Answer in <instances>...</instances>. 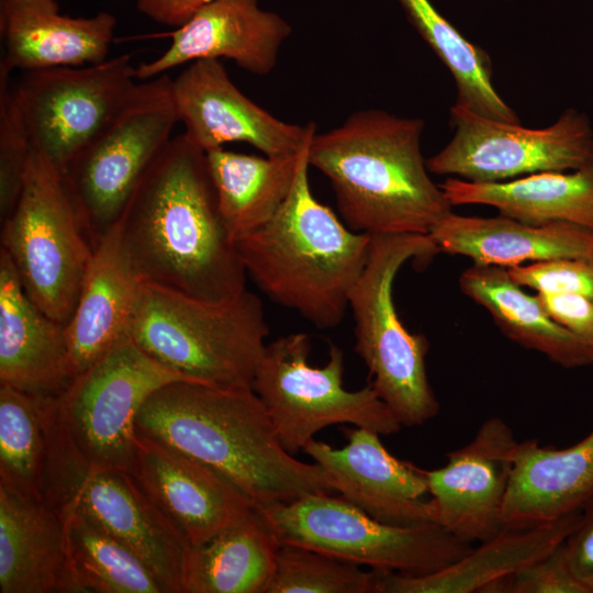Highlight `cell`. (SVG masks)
<instances>
[{
    "label": "cell",
    "mask_w": 593,
    "mask_h": 593,
    "mask_svg": "<svg viewBox=\"0 0 593 593\" xmlns=\"http://www.w3.org/2000/svg\"><path fill=\"white\" fill-rule=\"evenodd\" d=\"M311 139L284 203L266 224L235 244L259 290L316 328L328 329L346 314L349 293L369 256L371 235L350 230L313 195Z\"/></svg>",
    "instance_id": "4"
},
{
    "label": "cell",
    "mask_w": 593,
    "mask_h": 593,
    "mask_svg": "<svg viewBox=\"0 0 593 593\" xmlns=\"http://www.w3.org/2000/svg\"><path fill=\"white\" fill-rule=\"evenodd\" d=\"M1 246L30 299L66 325L81 289L93 245L61 170L31 152L13 212L1 222Z\"/></svg>",
    "instance_id": "9"
},
{
    "label": "cell",
    "mask_w": 593,
    "mask_h": 593,
    "mask_svg": "<svg viewBox=\"0 0 593 593\" xmlns=\"http://www.w3.org/2000/svg\"><path fill=\"white\" fill-rule=\"evenodd\" d=\"M504 593H589L573 574L563 542L548 555L507 577Z\"/></svg>",
    "instance_id": "37"
},
{
    "label": "cell",
    "mask_w": 593,
    "mask_h": 593,
    "mask_svg": "<svg viewBox=\"0 0 593 593\" xmlns=\"http://www.w3.org/2000/svg\"><path fill=\"white\" fill-rule=\"evenodd\" d=\"M119 222L144 281L213 302L246 290L247 272L222 221L206 153L184 133L147 170Z\"/></svg>",
    "instance_id": "1"
},
{
    "label": "cell",
    "mask_w": 593,
    "mask_h": 593,
    "mask_svg": "<svg viewBox=\"0 0 593 593\" xmlns=\"http://www.w3.org/2000/svg\"><path fill=\"white\" fill-rule=\"evenodd\" d=\"M343 429L348 443L342 448L313 438L302 449L323 470L334 491L384 524L430 522L423 469L392 456L376 432L356 426Z\"/></svg>",
    "instance_id": "18"
},
{
    "label": "cell",
    "mask_w": 593,
    "mask_h": 593,
    "mask_svg": "<svg viewBox=\"0 0 593 593\" xmlns=\"http://www.w3.org/2000/svg\"><path fill=\"white\" fill-rule=\"evenodd\" d=\"M46 462L43 398L0 384V482L45 500Z\"/></svg>",
    "instance_id": "33"
},
{
    "label": "cell",
    "mask_w": 593,
    "mask_h": 593,
    "mask_svg": "<svg viewBox=\"0 0 593 593\" xmlns=\"http://www.w3.org/2000/svg\"><path fill=\"white\" fill-rule=\"evenodd\" d=\"M506 269L516 283L538 293L579 294L593 299V259L559 258Z\"/></svg>",
    "instance_id": "36"
},
{
    "label": "cell",
    "mask_w": 593,
    "mask_h": 593,
    "mask_svg": "<svg viewBox=\"0 0 593 593\" xmlns=\"http://www.w3.org/2000/svg\"><path fill=\"white\" fill-rule=\"evenodd\" d=\"M568 563L577 579L593 593V497L582 507L579 522L563 541Z\"/></svg>",
    "instance_id": "39"
},
{
    "label": "cell",
    "mask_w": 593,
    "mask_h": 593,
    "mask_svg": "<svg viewBox=\"0 0 593 593\" xmlns=\"http://www.w3.org/2000/svg\"><path fill=\"white\" fill-rule=\"evenodd\" d=\"M136 430L214 468L256 505L335 492L315 462L283 449L253 389L167 383L143 404Z\"/></svg>",
    "instance_id": "2"
},
{
    "label": "cell",
    "mask_w": 593,
    "mask_h": 593,
    "mask_svg": "<svg viewBox=\"0 0 593 593\" xmlns=\"http://www.w3.org/2000/svg\"><path fill=\"white\" fill-rule=\"evenodd\" d=\"M291 33L278 13L258 0H213L176 29L167 49L136 67L138 80H149L187 63L226 58L257 76L268 75Z\"/></svg>",
    "instance_id": "19"
},
{
    "label": "cell",
    "mask_w": 593,
    "mask_h": 593,
    "mask_svg": "<svg viewBox=\"0 0 593 593\" xmlns=\"http://www.w3.org/2000/svg\"><path fill=\"white\" fill-rule=\"evenodd\" d=\"M440 251L503 268L559 258L593 259V231L569 222L528 224L502 214H447L432 230Z\"/></svg>",
    "instance_id": "25"
},
{
    "label": "cell",
    "mask_w": 593,
    "mask_h": 593,
    "mask_svg": "<svg viewBox=\"0 0 593 593\" xmlns=\"http://www.w3.org/2000/svg\"><path fill=\"white\" fill-rule=\"evenodd\" d=\"M548 314L593 349V299L579 294L537 293Z\"/></svg>",
    "instance_id": "38"
},
{
    "label": "cell",
    "mask_w": 593,
    "mask_h": 593,
    "mask_svg": "<svg viewBox=\"0 0 593 593\" xmlns=\"http://www.w3.org/2000/svg\"><path fill=\"white\" fill-rule=\"evenodd\" d=\"M438 253L429 234L371 235L366 266L348 299L355 351L369 370L372 388L406 427L437 416L439 402L426 371L428 340L404 326L394 304L393 283L403 265L428 261Z\"/></svg>",
    "instance_id": "6"
},
{
    "label": "cell",
    "mask_w": 593,
    "mask_h": 593,
    "mask_svg": "<svg viewBox=\"0 0 593 593\" xmlns=\"http://www.w3.org/2000/svg\"><path fill=\"white\" fill-rule=\"evenodd\" d=\"M9 74L0 71V217L15 209L31 156V145L11 98Z\"/></svg>",
    "instance_id": "35"
},
{
    "label": "cell",
    "mask_w": 593,
    "mask_h": 593,
    "mask_svg": "<svg viewBox=\"0 0 593 593\" xmlns=\"http://www.w3.org/2000/svg\"><path fill=\"white\" fill-rule=\"evenodd\" d=\"M410 23L454 77L456 102L493 120L521 123L492 82L488 53L469 42L429 0H398Z\"/></svg>",
    "instance_id": "31"
},
{
    "label": "cell",
    "mask_w": 593,
    "mask_h": 593,
    "mask_svg": "<svg viewBox=\"0 0 593 593\" xmlns=\"http://www.w3.org/2000/svg\"><path fill=\"white\" fill-rule=\"evenodd\" d=\"M581 511L526 528H504L472 547L458 561L424 575L391 571L374 572V593H472L484 592L495 581L510 577L558 547L577 526Z\"/></svg>",
    "instance_id": "26"
},
{
    "label": "cell",
    "mask_w": 593,
    "mask_h": 593,
    "mask_svg": "<svg viewBox=\"0 0 593 593\" xmlns=\"http://www.w3.org/2000/svg\"><path fill=\"white\" fill-rule=\"evenodd\" d=\"M177 122L171 78L164 74L139 82L128 103L61 171L93 247L120 221Z\"/></svg>",
    "instance_id": "11"
},
{
    "label": "cell",
    "mask_w": 593,
    "mask_h": 593,
    "mask_svg": "<svg viewBox=\"0 0 593 593\" xmlns=\"http://www.w3.org/2000/svg\"><path fill=\"white\" fill-rule=\"evenodd\" d=\"M74 378L65 325L30 299L10 257L0 249V384L56 398Z\"/></svg>",
    "instance_id": "21"
},
{
    "label": "cell",
    "mask_w": 593,
    "mask_h": 593,
    "mask_svg": "<svg viewBox=\"0 0 593 593\" xmlns=\"http://www.w3.org/2000/svg\"><path fill=\"white\" fill-rule=\"evenodd\" d=\"M450 121L452 138L426 160L432 174L499 182L541 171L573 170L593 160L590 119L574 109H567L547 127L528 128L455 103Z\"/></svg>",
    "instance_id": "14"
},
{
    "label": "cell",
    "mask_w": 593,
    "mask_h": 593,
    "mask_svg": "<svg viewBox=\"0 0 593 593\" xmlns=\"http://www.w3.org/2000/svg\"><path fill=\"white\" fill-rule=\"evenodd\" d=\"M115 26V16L107 11L71 18L60 12L55 0H0V71L11 75L104 61Z\"/></svg>",
    "instance_id": "20"
},
{
    "label": "cell",
    "mask_w": 593,
    "mask_h": 593,
    "mask_svg": "<svg viewBox=\"0 0 593 593\" xmlns=\"http://www.w3.org/2000/svg\"><path fill=\"white\" fill-rule=\"evenodd\" d=\"M179 380L190 381L125 334L54 398L55 415L87 461L131 472L139 410L153 392Z\"/></svg>",
    "instance_id": "12"
},
{
    "label": "cell",
    "mask_w": 593,
    "mask_h": 593,
    "mask_svg": "<svg viewBox=\"0 0 593 593\" xmlns=\"http://www.w3.org/2000/svg\"><path fill=\"white\" fill-rule=\"evenodd\" d=\"M131 473L191 547L237 523L255 506L214 468L137 430Z\"/></svg>",
    "instance_id": "17"
},
{
    "label": "cell",
    "mask_w": 593,
    "mask_h": 593,
    "mask_svg": "<svg viewBox=\"0 0 593 593\" xmlns=\"http://www.w3.org/2000/svg\"><path fill=\"white\" fill-rule=\"evenodd\" d=\"M132 57L23 72L11 98L31 149L61 171L128 103L138 83Z\"/></svg>",
    "instance_id": "13"
},
{
    "label": "cell",
    "mask_w": 593,
    "mask_h": 593,
    "mask_svg": "<svg viewBox=\"0 0 593 593\" xmlns=\"http://www.w3.org/2000/svg\"><path fill=\"white\" fill-rule=\"evenodd\" d=\"M311 339L293 333L267 344L256 370L253 390L261 400L276 436L289 454L303 449L323 428L353 424L379 435L403 427L369 383L344 388V354L329 344L323 367L309 365Z\"/></svg>",
    "instance_id": "10"
},
{
    "label": "cell",
    "mask_w": 593,
    "mask_h": 593,
    "mask_svg": "<svg viewBox=\"0 0 593 593\" xmlns=\"http://www.w3.org/2000/svg\"><path fill=\"white\" fill-rule=\"evenodd\" d=\"M460 290L483 306L502 333L524 348L567 368L593 363V349L556 322L538 295H529L506 268L473 262L459 278Z\"/></svg>",
    "instance_id": "28"
},
{
    "label": "cell",
    "mask_w": 593,
    "mask_h": 593,
    "mask_svg": "<svg viewBox=\"0 0 593 593\" xmlns=\"http://www.w3.org/2000/svg\"><path fill=\"white\" fill-rule=\"evenodd\" d=\"M454 205L482 204L534 225L569 222L593 231V160L567 171H541L499 182L448 178L439 184Z\"/></svg>",
    "instance_id": "27"
},
{
    "label": "cell",
    "mask_w": 593,
    "mask_h": 593,
    "mask_svg": "<svg viewBox=\"0 0 593 593\" xmlns=\"http://www.w3.org/2000/svg\"><path fill=\"white\" fill-rule=\"evenodd\" d=\"M256 507L280 544L310 548L371 570L429 574L458 561L473 547L432 522L413 526L381 523L331 493Z\"/></svg>",
    "instance_id": "8"
},
{
    "label": "cell",
    "mask_w": 593,
    "mask_h": 593,
    "mask_svg": "<svg viewBox=\"0 0 593 593\" xmlns=\"http://www.w3.org/2000/svg\"><path fill=\"white\" fill-rule=\"evenodd\" d=\"M593 413V403H592ZM593 497V428L566 448L518 441L502 519L505 528H526L581 511Z\"/></svg>",
    "instance_id": "23"
},
{
    "label": "cell",
    "mask_w": 593,
    "mask_h": 593,
    "mask_svg": "<svg viewBox=\"0 0 593 593\" xmlns=\"http://www.w3.org/2000/svg\"><path fill=\"white\" fill-rule=\"evenodd\" d=\"M302 148L282 156H256L216 148L206 153L219 211L231 238L266 224L288 198L302 157Z\"/></svg>",
    "instance_id": "29"
},
{
    "label": "cell",
    "mask_w": 593,
    "mask_h": 593,
    "mask_svg": "<svg viewBox=\"0 0 593 593\" xmlns=\"http://www.w3.org/2000/svg\"><path fill=\"white\" fill-rule=\"evenodd\" d=\"M518 440L501 417L485 419L473 438L447 454V462L423 470L429 521L458 538L482 542L503 530V504Z\"/></svg>",
    "instance_id": "15"
},
{
    "label": "cell",
    "mask_w": 593,
    "mask_h": 593,
    "mask_svg": "<svg viewBox=\"0 0 593 593\" xmlns=\"http://www.w3.org/2000/svg\"><path fill=\"white\" fill-rule=\"evenodd\" d=\"M424 122L383 110L350 114L313 135L309 164L329 181L342 221L353 231L429 234L452 205L428 175Z\"/></svg>",
    "instance_id": "3"
},
{
    "label": "cell",
    "mask_w": 593,
    "mask_h": 593,
    "mask_svg": "<svg viewBox=\"0 0 593 593\" xmlns=\"http://www.w3.org/2000/svg\"><path fill=\"white\" fill-rule=\"evenodd\" d=\"M60 516L77 592L167 593L152 569L101 526L76 512Z\"/></svg>",
    "instance_id": "32"
},
{
    "label": "cell",
    "mask_w": 593,
    "mask_h": 593,
    "mask_svg": "<svg viewBox=\"0 0 593 593\" xmlns=\"http://www.w3.org/2000/svg\"><path fill=\"white\" fill-rule=\"evenodd\" d=\"M0 592H75L65 525L45 500L0 482Z\"/></svg>",
    "instance_id": "24"
},
{
    "label": "cell",
    "mask_w": 593,
    "mask_h": 593,
    "mask_svg": "<svg viewBox=\"0 0 593 593\" xmlns=\"http://www.w3.org/2000/svg\"><path fill=\"white\" fill-rule=\"evenodd\" d=\"M213 0H136L139 12L156 23L180 27Z\"/></svg>",
    "instance_id": "40"
},
{
    "label": "cell",
    "mask_w": 593,
    "mask_h": 593,
    "mask_svg": "<svg viewBox=\"0 0 593 593\" xmlns=\"http://www.w3.org/2000/svg\"><path fill=\"white\" fill-rule=\"evenodd\" d=\"M267 593H374V572L310 548L281 544Z\"/></svg>",
    "instance_id": "34"
},
{
    "label": "cell",
    "mask_w": 593,
    "mask_h": 593,
    "mask_svg": "<svg viewBox=\"0 0 593 593\" xmlns=\"http://www.w3.org/2000/svg\"><path fill=\"white\" fill-rule=\"evenodd\" d=\"M127 334L190 381L253 389L269 327L260 298L247 289L213 302L143 281Z\"/></svg>",
    "instance_id": "5"
},
{
    "label": "cell",
    "mask_w": 593,
    "mask_h": 593,
    "mask_svg": "<svg viewBox=\"0 0 593 593\" xmlns=\"http://www.w3.org/2000/svg\"><path fill=\"white\" fill-rule=\"evenodd\" d=\"M143 281L118 222L96 243L75 311L65 325L75 377L127 334Z\"/></svg>",
    "instance_id": "22"
},
{
    "label": "cell",
    "mask_w": 593,
    "mask_h": 593,
    "mask_svg": "<svg viewBox=\"0 0 593 593\" xmlns=\"http://www.w3.org/2000/svg\"><path fill=\"white\" fill-rule=\"evenodd\" d=\"M171 94L184 134L205 153L230 142H245L266 156L298 153L316 131L286 123L247 98L220 59L192 61L171 79Z\"/></svg>",
    "instance_id": "16"
},
{
    "label": "cell",
    "mask_w": 593,
    "mask_h": 593,
    "mask_svg": "<svg viewBox=\"0 0 593 593\" xmlns=\"http://www.w3.org/2000/svg\"><path fill=\"white\" fill-rule=\"evenodd\" d=\"M280 541L256 505L190 549L183 593H267Z\"/></svg>",
    "instance_id": "30"
},
{
    "label": "cell",
    "mask_w": 593,
    "mask_h": 593,
    "mask_svg": "<svg viewBox=\"0 0 593 593\" xmlns=\"http://www.w3.org/2000/svg\"><path fill=\"white\" fill-rule=\"evenodd\" d=\"M47 439L45 501L59 514L79 513L132 549L167 593H183L191 545L131 472L91 465L75 448L43 399Z\"/></svg>",
    "instance_id": "7"
}]
</instances>
